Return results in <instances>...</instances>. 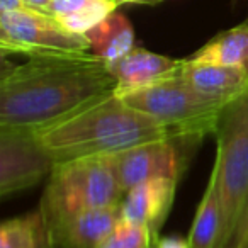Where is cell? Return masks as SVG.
Segmentation results:
<instances>
[{"mask_svg":"<svg viewBox=\"0 0 248 248\" xmlns=\"http://www.w3.org/2000/svg\"><path fill=\"white\" fill-rule=\"evenodd\" d=\"M114 89L107 63L93 53L29 56L2 70L0 128L36 131Z\"/></svg>","mask_w":248,"mask_h":248,"instance_id":"1","label":"cell"},{"mask_svg":"<svg viewBox=\"0 0 248 248\" xmlns=\"http://www.w3.org/2000/svg\"><path fill=\"white\" fill-rule=\"evenodd\" d=\"M34 133L56 163L106 156L148 141L172 140L162 124L133 109L114 92L89 100Z\"/></svg>","mask_w":248,"mask_h":248,"instance_id":"2","label":"cell"},{"mask_svg":"<svg viewBox=\"0 0 248 248\" xmlns=\"http://www.w3.org/2000/svg\"><path fill=\"white\" fill-rule=\"evenodd\" d=\"M223 236L219 248H240L248 217V90L228 104L216 129Z\"/></svg>","mask_w":248,"mask_h":248,"instance_id":"3","label":"cell"},{"mask_svg":"<svg viewBox=\"0 0 248 248\" xmlns=\"http://www.w3.org/2000/svg\"><path fill=\"white\" fill-rule=\"evenodd\" d=\"M123 100L162 124L172 140L189 145L216 133L228 106L196 92L180 72L136 90Z\"/></svg>","mask_w":248,"mask_h":248,"instance_id":"4","label":"cell"},{"mask_svg":"<svg viewBox=\"0 0 248 248\" xmlns=\"http://www.w3.org/2000/svg\"><path fill=\"white\" fill-rule=\"evenodd\" d=\"M123 189L107 156H87L56 163L43 192L39 211L51 226L63 217L121 204Z\"/></svg>","mask_w":248,"mask_h":248,"instance_id":"5","label":"cell"},{"mask_svg":"<svg viewBox=\"0 0 248 248\" xmlns=\"http://www.w3.org/2000/svg\"><path fill=\"white\" fill-rule=\"evenodd\" d=\"M0 48L4 55L39 56L89 51L90 41L85 34L65 29L48 12L28 7L24 11L0 12Z\"/></svg>","mask_w":248,"mask_h":248,"instance_id":"6","label":"cell"},{"mask_svg":"<svg viewBox=\"0 0 248 248\" xmlns=\"http://www.w3.org/2000/svg\"><path fill=\"white\" fill-rule=\"evenodd\" d=\"M56 162L34 131L0 128V196L7 197L41 182Z\"/></svg>","mask_w":248,"mask_h":248,"instance_id":"7","label":"cell"},{"mask_svg":"<svg viewBox=\"0 0 248 248\" xmlns=\"http://www.w3.org/2000/svg\"><path fill=\"white\" fill-rule=\"evenodd\" d=\"M179 143L177 140H156L106 155L123 192L160 177L179 180L187 165V156L180 152Z\"/></svg>","mask_w":248,"mask_h":248,"instance_id":"8","label":"cell"},{"mask_svg":"<svg viewBox=\"0 0 248 248\" xmlns=\"http://www.w3.org/2000/svg\"><path fill=\"white\" fill-rule=\"evenodd\" d=\"M175 179H152L129 189L121 201V219L128 223L143 224L158 238V231L163 226L167 216L175 201Z\"/></svg>","mask_w":248,"mask_h":248,"instance_id":"9","label":"cell"},{"mask_svg":"<svg viewBox=\"0 0 248 248\" xmlns=\"http://www.w3.org/2000/svg\"><path fill=\"white\" fill-rule=\"evenodd\" d=\"M121 221V204L63 217L48 226L51 248H99Z\"/></svg>","mask_w":248,"mask_h":248,"instance_id":"10","label":"cell"},{"mask_svg":"<svg viewBox=\"0 0 248 248\" xmlns=\"http://www.w3.org/2000/svg\"><path fill=\"white\" fill-rule=\"evenodd\" d=\"M184 60H173L158 53L135 48L116 62L107 63L110 75L116 78L114 95L124 99L129 93L150 87L173 73L180 72Z\"/></svg>","mask_w":248,"mask_h":248,"instance_id":"11","label":"cell"},{"mask_svg":"<svg viewBox=\"0 0 248 248\" xmlns=\"http://www.w3.org/2000/svg\"><path fill=\"white\" fill-rule=\"evenodd\" d=\"M180 73L196 92L223 104H231L248 90V72L236 66L184 60Z\"/></svg>","mask_w":248,"mask_h":248,"instance_id":"12","label":"cell"},{"mask_svg":"<svg viewBox=\"0 0 248 248\" xmlns=\"http://www.w3.org/2000/svg\"><path fill=\"white\" fill-rule=\"evenodd\" d=\"M223 202H221L217 170L213 167L204 196L197 206L189 233L190 248H219L223 236Z\"/></svg>","mask_w":248,"mask_h":248,"instance_id":"13","label":"cell"},{"mask_svg":"<svg viewBox=\"0 0 248 248\" xmlns=\"http://www.w3.org/2000/svg\"><path fill=\"white\" fill-rule=\"evenodd\" d=\"M90 49L106 63L116 62L135 49V29L129 19L119 12H112L107 19L87 32Z\"/></svg>","mask_w":248,"mask_h":248,"instance_id":"14","label":"cell"},{"mask_svg":"<svg viewBox=\"0 0 248 248\" xmlns=\"http://www.w3.org/2000/svg\"><path fill=\"white\" fill-rule=\"evenodd\" d=\"M187 60L192 63L236 66L248 72V24L243 22L236 28L219 32Z\"/></svg>","mask_w":248,"mask_h":248,"instance_id":"15","label":"cell"},{"mask_svg":"<svg viewBox=\"0 0 248 248\" xmlns=\"http://www.w3.org/2000/svg\"><path fill=\"white\" fill-rule=\"evenodd\" d=\"M0 248H51L41 211L5 221L0 228Z\"/></svg>","mask_w":248,"mask_h":248,"instance_id":"16","label":"cell"},{"mask_svg":"<svg viewBox=\"0 0 248 248\" xmlns=\"http://www.w3.org/2000/svg\"><path fill=\"white\" fill-rule=\"evenodd\" d=\"M116 9H117L116 0H89L80 11L56 19L68 31L75 32V34L87 36V32L90 29H93L104 19L109 17L112 12H116Z\"/></svg>","mask_w":248,"mask_h":248,"instance_id":"17","label":"cell"},{"mask_svg":"<svg viewBox=\"0 0 248 248\" xmlns=\"http://www.w3.org/2000/svg\"><path fill=\"white\" fill-rule=\"evenodd\" d=\"M155 240L156 236L146 226L121 219L99 248H152Z\"/></svg>","mask_w":248,"mask_h":248,"instance_id":"18","label":"cell"},{"mask_svg":"<svg viewBox=\"0 0 248 248\" xmlns=\"http://www.w3.org/2000/svg\"><path fill=\"white\" fill-rule=\"evenodd\" d=\"M87 2L89 0H51V4L48 7V14H51L53 17H63V16L80 11Z\"/></svg>","mask_w":248,"mask_h":248,"instance_id":"19","label":"cell"},{"mask_svg":"<svg viewBox=\"0 0 248 248\" xmlns=\"http://www.w3.org/2000/svg\"><path fill=\"white\" fill-rule=\"evenodd\" d=\"M152 248H190L189 238H182L179 234L172 236H158L152 243Z\"/></svg>","mask_w":248,"mask_h":248,"instance_id":"20","label":"cell"},{"mask_svg":"<svg viewBox=\"0 0 248 248\" xmlns=\"http://www.w3.org/2000/svg\"><path fill=\"white\" fill-rule=\"evenodd\" d=\"M28 9L24 0H0V12H16Z\"/></svg>","mask_w":248,"mask_h":248,"instance_id":"21","label":"cell"},{"mask_svg":"<svg viewBox=\"0 0 248 248\" xmlns=\"http://www.w3.org/2000/svg\"><path fill=\"white\" fill-rule=\"evenodd\" d=\"M24 2L29 9H36L41 12H48V7L51 4V0H24Z\"/></svg>","mask_w":248,"mask_h":248,"instance_id":"22","label":"cell"},{"mask_svg":"<svg viewBox=\"0 0 248 248\" xmlns=\"http://www.w3.org/2000/svg\"><path fill=\"white\" fill-rule=\"evenodd\" d=\"M117 5L121 4H145V5H153V4H158L162 0H116Z\"/></svg>","mask_w":248,"mask_h":248,"instance_id":"23","label":"cell"},{"mask_svg":"<svg viewBox=\"0 0 248 248\" xmlns=\"http://www.w3.org/2000/svg\"><path fill=\"white\" fill-rule=\"evenodd\" d=\"M240 248H248V217H247V226H245V234H243V240H241Z\"/></svg>","mask_w":248,"mask_h":248,"instance_id":"24","label":"cell"},{"mask_svg":"<svg viewBox=\"0 0 248 248\" xmlns=\"http://www.w3.org/2000/svg\"><path fill=\"white\" fill-rule=\"evenodd\" d=\"M245 22H247V24H248V19H247V21H245Z\"/></svg>","mask_w":248,"mask_h":248,"instance_id":"25","label":"cell"}]
</instances>
